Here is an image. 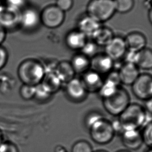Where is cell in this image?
<instances>
[{
  "instance_id": "obj_1",
  "label": "cell",
  "mask_w": 152,
  "mask_h": 152,
  "mask_svg": "<svg viewBox=\"0 0 152 152\" xmlns=\"http://www.w3.org/2000/svg\"><path fill=\"white\" fill-rule=\"evenodd\" d=\"M151 114L145 111L144 107L136 103L130 104L123 112L119 115L118 121L124 131L138 130L151 122Z\"/></svg>"
},
{
  "instance_id": "obj_2",
  "label": "cell",
  "mask_w": 152,
  "mask_h": 152,
  "mask_svg": "<svg viewBox=\"0 0 152 152\" xmlns=\"http://www.w3.org/2000/svg\"><path fill=\"white\" fill-rule=\"evenodd\" d=\"M45 74L42 63L33 58L23 60L17 69L18 77L23 84L35 86L42 81Z\"/></svg>"
},
{
  "instance_id": "obj_3",
  "label": "cell",
  "mask_w": 152,
  "mask_h": 152,
  "mask_svg": "<svg viewBox=\"0 0 152 152\" xmlns=\"http://www.w3.org/2000/svg\"><path fill=\"white\" fill-rule=\"evenodd\" d=\"M130 104L129 95L121 86H118L112 94L103 99L105 109L113 116H119Z\"/></svg>"
},
{
  "instance_id": "obj_4",
  "label": "cell",
  "mask_w": 152,
  "mask_h": 152,
  "mask_svg": "<svg viewBox=\"0 0 152 152\" xmlns=\"http://www.w3.org/2000/svg\"><path fill=\"white\" fill-rule=\"evenodd\" d=\"M115 12L114 0H91L87 6L88 16L99 23L109 20Z\"/></svg>"
},
{
  "instance_id": "obj_5",
  "label": "cell",
  "mask_w": 152,
  "mask_h": 152,
  "mask_svg": "<svg viewBox=\"0 0 152 152\" xmlns=\"http://www.w3.org/2000/svg\"><path fill=\"white\" fill-rule=\"evenodd\" d=\"M89 129L91 138L98 144H107L115 136V132L111 122L103 118L97 121Z\"/></svg>"
},
{
  "instance_id": "obj_6",
  "label": "cell",
  "mask_w": 152,
  "mask_h": 152,
  "mask_svg": "<svg viewBox=\"0 0 152 152\" xmlns=\"http://www.w3.org/2000/svg\"><path fill=\"white\" fill-rule=\"evenodd\" d=\"M40 23V13L37 8L27 5L21 10L19 28L25 31H32L39 26Z\"/></svg>"
},
{
  "instance_id": "obj_7",
  "label": "cell",
  "mask_w": 152,
  "mask_h": 152,
  "mask_svg": "<svg viewBox=\"0 0 152 152\" xmlns=\"http://www.w3.org/2000/svg\"><path fill=\"white\" fill-rule=\"evenodd\" d=\"M132 86V92L138 99L144 101L152 99V78L151 75H140Z\"/></svg>"
},
{
  "instance_id": "obj_8",
  "label": "cell",
  "mask_w": 152,
  "mask_h": 152,
  "mask_svg": "<svg viewBox=\"0 0 152 152\" xmlns=\"http://www.w3.org/2000/svg\"><path fill=\"white\" fill-rule=\"evenodd\" d=\"M41 23L49 28L58 27L64 22V13L56 5L46 7L40 13Z\"/></svg>"
},
{
  "instance_id": "obj_9",
  "label": "cell",
  "mask_w": 152,
  "mask_h": 152,
  "mask_svg": "<svg viewBox=\"0 0 152 152\" xmlns=\"http://www.w3.org/2000/svg\"><path fill=\"white\" fill-rule=\"evenodd\" d=\"M20 12V11L2 5L0 7V25L7 32L19 28Z\"/></svg>"
},
{
  "instance_id": "obj_10",
  "label": "cell",
  "mask_w": 152,
  "mask_h": 152,
  "mask_svg": "<svg viewBox=\"0 0 152 152\" xmlns=\"http://www.w3.org/2000/svg\"><path fill=\"white\" fill-rule=\"evenodd\" d=\"M66 94L68 98L74 102H80L85 98L87 92L81 80L74 78L66 83Z\"/></svg>"
},
{
  "instance_id": "obj_11",
  "label": "cell",
  "mask_w": 152,
  "mask_h": 152,
  "mask_svg": "<svg viewBox=\"0 0 152 152\" xmlns=\"http://www.w3.org/2000/svg\"><path fill=\"white\" fill-rule=\"evenodd\" d=\"M105 47L106 55L114 62L123 58L127 51L124 40L119 37L114 38Z\"/></svg>"
},
{
  "instance_id": "obj_12",
  "label": "cell",
  "mask_w": 152,
  "mask_h": 152,
  "mask_svg": "<svg viewBox=\"0 0 152 152\" xmlns=\"http://www.w3.org/2000/svg\"><path fill=\"white\" fill-rule=\"evenodd\" d=\"M113 67L114 61L106 54L96 55L91 61V68L100 75L111 72Z\"/></svg>"
},
{
  "instance_id": "obj_13",
  "label": "cell",
  "mask_w": 152,
  "mask_h": 152,
  "mask_svg": "<svg viewBox=\"0 0 152 152\" xmlns=\"http://www.w3.org/2000/svg\"><path fill=\"white\" fill-rule=\"evenodd\" d=\"M120 81L125 85H132L140 75L139 68L135 64L126 63L119 69Z\"/></svg>"
},
{
  "instance_id": "obj_14",
  "label": "cell",
  "mask_w": 152,
  "mask_h": 152,
  "mask_svg": "<svg viewBox=\"0 0 152 152\" xmlns=\"http://www.w3.org/2000/svg\"><path fill=\"white\" fill-rule=\"evenodd\" d=\"M81 81L87 92L99 91L104 82L101 75L93 70L84 73Z\"/></svg>"
},
{
  "instance_id": "obj_15",
  "label": "cell",
  "mask_w": 152,
  "mask_h": 152,
  "mask_svg": "<svg viewBox=\"0 0 152 152\" xmlns=\"http://www.w3.org/2000/svg\"><path fill=\"white\" fill-rule=\"evenodd\" d=\"M122 142L126 148L132 150L140 148L143 143L141 134L138 130L124 131L122 134Z\"/></svg>"
},
{
  "instance_id": "obj_16",
  "label": "cell",
  "mask_w": 152,
  "mask_h": 152,
  "mask_svg": "<svg viewBox=\"0 0 152 152\" xmlns=\"http://www.w3.org/2000/svg\"><path fill=\"white\" fill-rule=\"evenodd\" d=\"M126 49L129 51L138 52L144 49L146 40L143 35L139 32L129 34L124 40Z\"/></svg>"
},
{
  "instance_id": "obj_17",
  "label": "cell",
  "mask_w": 152,
  "mask_h": 152,
  "mask_svg": "<svg viewBox=\"0 0 152 152\" xmlns=\"http://www.w3.org/2000/svg\"><path fill=\"white\" fill-rule=\"evenodd\" d=\"M78 31L87 37H91L100 26V23L87 16L81 19L78 24Z\"/></svg>"
},
{
  "instance_id": "obj_18",
  "label": "cell",
  "mask_w": 152,
  "mask_h": 152,
  "mask_svg": "<svg viewBox=\"0 0 152 152\" xmlns=\"http://www.w3.org/2000/svg\"><path fill=\"white\" fill-rule=\"evenodd\" d=\"M55 73L62 83L69 82L74 78L75 74L71 63L66 61L59 62Z\"/></svg>"
},
{
  "instance_id": "obj_19",
  "label": "cell",
  "mask_w": 152,
  "mask_h": 152,
  "mask_svg": "<svg viewBox=\"0 0 152 152\" xmlns=\"http://www.w3.org/2000/svg\"><path fill=\"white\" fill-rule=\"evenodd\" d=\"M42 84L51 94L57 92L61 86L62 82L55 72L45 73Z\"/></svg>"
},
{
  "instance_id": "obj_20",
  "label": "cell",
  "mask_w": 152,
  "mask_h": 152,
  "mask_svg": "<svg viewBox=\"0 0 152 152\" xmlns=\"http://www.w3.org/2000/svg\"><path fill=\"white\" fill-rule=\"evenodd\" d=\"M70 63L75 74H84L91 67L89 58L82 54L73 56Z\"/></svg>"
},
{
  "instance_id": "obj_21",
  "label": "cell",
  "mask_w": 152,
  "mask_h": 152,
  "mask_svg": "<svg viewBox=\"0 0 152 152\" xmlns=\"http://www.w3.org/2000/svg\"><path fill=\"white\" fill-rule=\"evenodd\" d=\"M66 43L71 49H81L86 43V37L80 31L71 32L66 36Z\"/></svg>"
},
{
  "instance_id": "obj_22",
  "label": "cell",
  "mask_w": 152,
  "mask_h": 152,
  "mask_svg": "<svg viewBox=\"0 0 152 152\" xmlns=\"http://www.w3.org/2000/svg\"><path fill=\"white\" fill-rule=\"evenodd\" d=\"M92 38L94 40V42L97 45L105 46L114 37L111 29L105 27H100L96 31Z\"/></svg>"
},
{
  "instance_id": "obj_23",
  "label": "cell",
  "mask_w": 152,
  "mask_h": 152,
  "mask_svg": "<svg viewBox=\"0 0 152 152\" xmlns=\"http://www.w3.org/2000/svg\"><path fill=\"white\" fill-rule=\"evenodd\" d=\"M135 65L143 69H151L152 67V51L144 48L137 52Z\"/></svg>"
},
{
  "instance_id": "obj_24",
  "label": "cell",
  "mask_w": 152,
  "mask_h": 152,
  "mask_svg": "<svg viewBox=\"0 0 152 152\" xmlns=\"http://www.w3.org/2000/svg\"><path fill=\"white\" fill-rule=\"evenodd\" d=\"M115 11L126 13L132 10L134 6V0H114Z\"/></svg>"
},
{
  "instance_id": "obj_25",
  "label": "cell",
  "mask_w": 152,
  "mask_h": 152,
  "mask_svg": "<svg viewBox=\"0 0 152 152\" xmlns=\"http://www.w3.org/2000/svg\"><path fill=\"white\" fill-rule=\"evenodd\" d=\"M118 86H119L116 85L113 83V82L106 80L103 82L102 86L98 91L99 94L101 95L102 99H104L112 94Z\"/></svg>"
},
{
  "instance_id": "obj_26",
  "label": "cell",
  "mask_w": 152,
  "mask_h": 152,
  "mask_svg": "<svg viewBox=\"0 0 152 152\" xmlns=\"http://www.w3.org/2000/svg\"><path fill=\"white\" fill-rule=\"evenodd\" d=\"M98 47L94 42H86L83 47L81 49L82 54L87 58H94L97 55Z\"/></svg>"
},
{
  "instance_id": "obj_27",
  "label": "cell",
  "mask_w": 152,
  "mask_h": 152,
  "mask_svg": "<svg viewBox=\"0 0 152 152\" xmlns=\"http://www.w3.org/2000/svg\"><path fill=\"white\" fill-rule=\"evenodd\" d=\"M51 94L46 90L41 83L35 86V95L34 99L39 102H44L48 100L51 96Z\"/></svg>"
},
{
  "instance_id": "obj_28",
  "label": "cell",
  "mask_w": 152,
  "mask_h": 152,
  "mask_svg": "<svg viewBox=\"0 0 152 152\" xmlns=\"http://www.w3.org/2000/svg\"><path fill=\"white\" fill-rule=\"evenodd\" d=\"M21 97L25 100L34 99L35 95V86L23 84L19 90Z\"/></svg>"
},
{
  "instance_id": "obj_29",
  "label": "cell",
  "mask_w": 152,
  "mask_h": 152,
  "mask_svg": "<svg viewBox=\"0 0 152 152\" xmlns=\"http://www.w3.org/2000/svg\"><path fill=\"white\" fill-rule=\"evenodd\" d=\"M71 152H93V148L89 143L81 140L73 145Z\"/></svg>"
},
{
  "instance_id": "obj_30",
  "label": "cell",
  "mask_w": 152,
  "mask_h": 152,
  "mask_svg": "<svg viewBox=\"0 0 152 152\" xmlns=\"http://www.w3.org/2000/svg\"><path fill=\"white\" fill-rule=\"evenodd\" d=\"M4 1L3 5L19 11L28 5L27 0H4Z\"/></svg>"
},
{
  "instance_id": "obj_31",
  "label": "cell",
  "mask_w": 152,
  "mask_h": 152,
  "mask_svg": "<svg viewBox=\"0 0 152 152\" xmlns=\"http://www.w3.org/2000/svg\"><path fill=\"white\" fill-rule=\"evenodd\" d=\"M141 136L143 142L151 148L152 144V122L144 126L143 131L141 134Z\"/></svg>"
},
{
  "instance_id": "obj_32",
  "label": "cell",
  "mask_w": 152,
  "mask_h": 152,
  "mask_svg": "<svg viewBox=\"0 0 152 152\" xmlns=\"http://www.w3.org/2000/svg\"><path fill=\"white\" fill-rule=\"evenodd\" d=\"M0 152H19V150L16 144L4 140L0 143Z\"/></svg>"
},
{
  "instance_id": "obj_33",
  "label": "cell",
  "mask_w": 152,
  "mask_h": 152,
  "mask_svg": "<svg viewBox=\"0 0 152 152\" xmlns=\"http://www.w3.org/2000/svg\"><path fill=\"white\" fill-rule=\"evenodd\" d=\"M103 118L101 114L96 112H93L87 116L85 119V123L87 127L89 128L91 125Z\"/></svg>"
},
{
  "instance_id": "obj_34",
  "label": "cell",
  "mask_w": 152,
  "mask_h": 152,
  "mask_svg": "<svg viewBox=\"0 0 152 152\" xmlns=\"http://www.w3.org/2000/svg\"><path fill=\"white\" fill-rule=\"evenodd\" d=\"M8 52L4 46L0 45V70H2L8 62Z\"/></svg>"
},
{
  "instance_id": "obj_35",
  "label": "cell",
  "mask_w": 152,
  "mask_h": 152,
  "mask_svg": "<svg viewBox=\"0 0 152 152\" xmlns=\"http://www.w3.org/2000/svg\"><path fill=\"white\" fill-rule=\"evenodd\" d=\"M73 4V0H57L56 6L64 12L70 10Z\"/></svg>"
},
{
  "instance_id": "obj_36",
  "label": "cell",
  "mask_w": 152,
  "mask_h": 152,
  "mask_svg": "<svg viewBox=\"0 0 152 152\" xmlns=\"http://www.w3.org/2000/svg\"><path fill=\"white\" fill-rule=\"evenodd\" d=\"M59 62H57L56 60H48L44 64L42 63L44 68L45 73L49 72H55L57 66Z\"/></svg>"
},
{
  "instance_id": "obj_37",
  "label": "cell",
  "mask_w": 152,
  "mask_h": 152,
  "mask_svg": "<svg viewBox=\"0 0 152 152\" xmlns=\"http://www.w3.org/2000/svg\"><path fill=\"white\" fill-rule=\"evenodd\" d=\"M106 80L113 82L117 86H119V83H121L118 72L116 71L109 72Z\"/></svg>"
},
{
  "instance_id": "obj_38",
  "label": "cell",
  "mask_w": 152,
  "mask_h": 152,
  "mask_svg": "<svg viewBox=\"0 0 152 152\" xmlns=\"http://www.w3.org/2000/svg\"><path fill=\"white\" fill-rule=\"evenodd\" d=\"M137 52H135L129 51L126 52L125 54V60L126 63H132L135 64L136 58H137Z\"/></svg>"
},
{
  "instance_id": "obj_39",
  "label": "cell",
  "mask_w": 152,
  "mask_h": 152,
  "mask_svg": "<svg viewBox=\"0 0 152 152\" xmlns=\"http://www.w3.org/2000/svg\"><path fill=\"white\" fill-rule=\"evenodd\" d=\"M7 32L6 30L0 25V45H2V43L5 40Z\"/></svg>"
},
{
  "instance_id": "obj_40",
  "label": "cell",
  "mask_w": 152,
  "mask_h": 152,
  "mask_svg": "<svg viewBox=\"0 0 152 152\" xmlns=\"http://www.w3.org/2000/svg\"><path fill=\"white\" fill-rule=\"evenodd\" d=\"M144 109L146 112L148 113L152 114V99H148L145 101Z\"/></svg>"
},
{
  "instance_id": "obj_41",
  "label": "cell",
  "mask_w": 152,
  "mask_h": 152,
  "mask_svg": "<svg viewBox=\"0 0 152 152\" xmlns=\"http://www.w3.org/2000/svg\"><path fill=\"white\" fill-rule=\"evenodd\" d=\"M3 141H4V140H3V135L2 134V131L0 130V143H1Z\"/></svg>"
},
{
  "instance_id": "obj_42",
  "label": "cell",
  "mask_w": 152,
  "mask_h": 152,
  "mask_svg": "<svg viewBox=\"0 0 152 152\" xmlns=\"http://www.w3.org/2000/svg\"><path fill=\"white\" fill-rule=\"evenodd\" d=\"M117 152H130L129 151H128L127 150H121L119 151H118Z\"/></svg>"
},
{
  "instance_id": "obj_43",
  "label": "cell",
  "mask_w": 152,
  "mask_h": 152,
  "mask_svg": "<svg viewBox=\"0 0 152 152\" xmlns=\"http://www.w3.org/2000/svg\"><path fill=\"white\" fill-rule=\"evenodd\" d=\"M94 152H107V151H105L103 150H99V151H95Z\"/></svg>"
},
{
  "instance_id": "obj_44",
  "label": "cell",
  "mask_w": 152,
  "mask_h": 152,
  "mask_svg": "<svg viewBox=\"0 0 152 152\" xmlns=\"http://www.w3.org/2000/svg\"><path fill=\"white\" fill-rule=\"evenodd\" d=\"M146 152H152V150H151V148H150V149L149 150H148Z\"/></svg>"
},
{
  "instance_id": "obj_45",
  "label": "cell",
  "mask_w": 152,
  "mask_h": 152,
  "mask_svg": "<svg viewBox=\"0 0 152 152\" xmlns=\"http://www.w3.org/2000/svg\"><path fill=\"white\" fill-rule=\"evenodd\" d=\"M2 4H1V2H0V7H1V6H2Z\"/></svg>"
}]
</instances>
